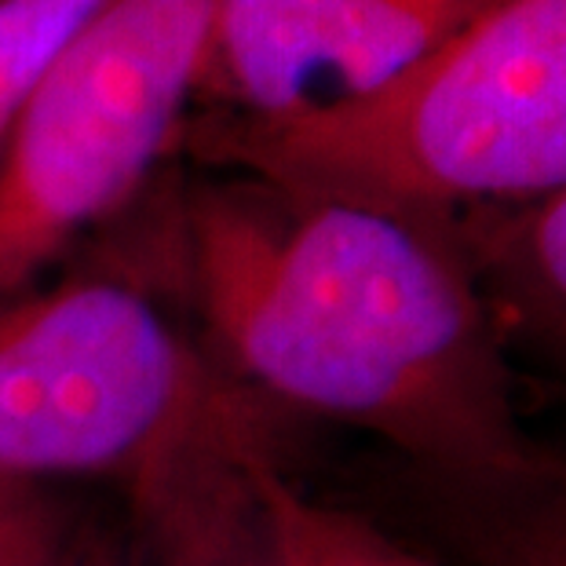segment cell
<instances>
[{
    "label": "cell",
    "instance_id": "2",
    "mask_svg": "<svg viewBox=\"0 0 566 566\" xmlns=\"http://www.w3.org/2000/svg\"><path fill=\"white\" fill-rule=\"evenodd\" d=\"M198 168L461 216L566 187V0H501L388 88L293 122H187Z\"/></svg>",
    "mask_w": 566,
    "mask_h": 566
},
{
    "label": "cell",
    "instance_id": "1",
    "mask_svg": "<svg viewBox=\"0 0 566 566\" xmlns=\"http://www.w3.org/2000/svg\"><path fill=\"white\" fill-rule=\"evenodd\" d=\"M172 274L260 406L442 472L537 446L453 216L201 168L176 179Z\"/></svg>",
    "mask_w": 566,
    "mask_h": 566
},
{
    "label": "cell",
    "instance_id": "7",
    "mask_svg": "<svg viewBox=\"0 0 566 566\" xmlns=\"http://www.w3.org/2000/svg\"><path fill=\"white\" fill-rule=\"evenodd\" d=\"M268 450V424L238 413L132 490L168 566H282L256 490V461Z\"/></svg>",
    "mask_w": 566,
    "mask_h": 566
},
{
    "label": "cell",
    "instance_id": "8",
    "mask_svg": "<svg viewBox=\"0 0 566 566\" xmlns=\"http://www.w3.org/2000/svg\"><path fill=\"white\" fill-rule=\"evenodd\" d=\"M453 227L509 358L530 355L566 384V187Z\"/></svg>",
    "mask_w": 566,
    "mask_h": 566
},
{
    "label": "cell",
    "instance_id": "10",
    "mask_svg": "<svg viewBox=\"0 0 566 566\" xmlns=\"http://www.w3.org/2000/svg\"><path fill=\"white\" fill-rule=\"evenodd\" d=\"M111 0H0V154L38 84Z\"/></svg>",
    "mask_w": 566,
    "mask_h": 566
},
{
    "label": "cell",
    "instance_id": "6",
    "mask_svg": "<svg viewBox=\"0 0 566 566\" xmlns=\"http://www.w3.org/2000/svg\"><path fill=\"white\" fill-rule=\"evenodd\" d=\"M344 504L439 566H566V453L545 446L464 472L377 457Z\"/></svg>",
    "mask_w": 566,
    "mask_h": 566
},
{
    "label": "cell",
    "instance_id": "4",
    "mask_svg": "<svg viewBox=\"0 0 566 566\" xmlns=\"http://www.w3.org/2000/svg\"><path fill=\"white\" fill-rule=\"evenodd\" d=\"M209 0H111L0 154V307L165 176L195 106Z\"/></svg>",
    "mask_w": 566,
    "mask_h": 566
},
{
    "label": "cell",
    "instance_id": "3",
    "mask_svg": "<svg viewBox=\"0 0 566 566\" xmlns=\"http://www.w3.org/2000/svg\"><path fill=\"white\" fill-rule=\"evenodd\" d=\"M245 395L122 260L0 307V479L106 475L132 490Z\"/></svg>",
    "mask_w": 566,
    "mask_h": 566
},
{
    "label": "cell",
    "instance_id": "9",
    "mask_svg": "<svg viewBox=\"0 0 566 566\" xmlns=\"http://www.w3.org/2000/svg\"><path fill=\"white\" fill-rule=\"evenodd\" d=\"M256 490L282 566H439L352 504L307 493L274 450L256 461Z\"/></svg>",
    "mask_w": 566,
    "mask_h": 566
},
{
    "label": "cell",
    "instance_id": "12",
    "mask_svg": "<svg viewBox=\"0 0 566 566\" xmlns=\"http://www.w3.org/2000/svg\"><path fill=\"white\" fill-rule=\"evenodd\" d=\"M77 566H111V563H106V559H95V556H84V552H81V563Z\"/></svg>",
    "mask_w": 566,
    "mask_h": 566
},
{
    "label": "cell",
    "instance_id": "11",
    "mask_svg": "<svg viewBox=\"0 0 566 566\" xmlns=\"http://www.w3.org/2000/svg\"><path fill=\"white\" fill-rule=\"evenodd\" d=\"M63 512L48 486L0 479V566H77Z\"/></svg>",
    "mask_w": 566,
    "mask_h": 566
},
{
    "label": "cell",
    "instance_id": "5",
    "mask_svg": "<svg viewBox=\"0 0 566 566\" xmlns=\"http://www.w3.org/2000/svg\"><path fill=\"white\" fill-rule=\"evenodd\" d=\"M501 0H209L190 122H293L388 88Z\"/></svg>",
    "mask_w": 566,
    "mask_h": 566
}]
</instances>
